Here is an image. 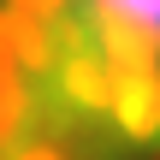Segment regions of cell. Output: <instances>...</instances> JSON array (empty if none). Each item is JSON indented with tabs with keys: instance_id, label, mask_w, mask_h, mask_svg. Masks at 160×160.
<instances>
[{
	"instance_id": "cell-1",
	"label": "cell",
	"mask_w": 160,
	"mask_h": 160,
	"mask_svg": "<svg viewBox=\"0 0 160 160\" xmlns=\"http://www.w3.org/2000/svg\"><path fill=\"white\" fill-rule=\"evenodd\" d=\"M0 160H160V0H0Z\"/></svg>"
}]
</instances>
